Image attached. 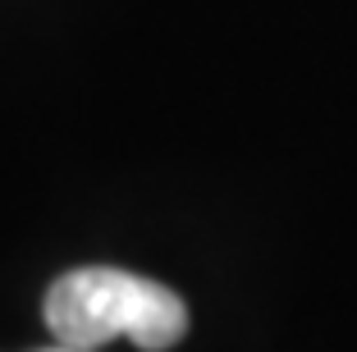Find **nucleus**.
<instances>
[{"label": "nucleus", "mask_w": 357, "mask_h": 352, "mask_svg": "<svg viewBox=\"0 0 357 352\" xmlns=\"http://www.w3.org/2000/svg\"><path fill=\"white\" fill-rule=\"evenodd\" d=\"M46 325L55 343L96 348L133 339L142 352H165L188 334V307L174 289L115 266L69 270L46 293Z\"/></svg>", "instance_id": "obj_1"}, {"label": "nucleus", "mask_w": 357, "mask_h": 352, "mask_svg": "<svg viewBox=\"0 0 357 352\" xmlns=\"http://www.w3.org/2000/svg\"><path fill=\"white\" fill-rule=\"evenodd\" d=\"M37 352H96V348H69V343H55V348H37Z\"/></svg>", "instance_id": "obj_2"}]
</instances>
